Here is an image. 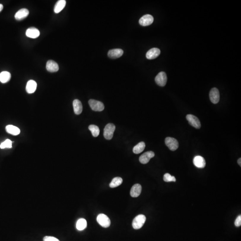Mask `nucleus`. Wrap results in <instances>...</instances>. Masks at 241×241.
<instances>
[{
    "label": "nucleus",
    "instance_id": "nucleus-24",
    "mask_svg": "<svg viewBox=\"0 0 241 241\" xmlns=\"http://www.w3.org/2000/svg\"><path fill=\"white\" fill-rule=\"evenodd\" d=\"M123 180L119 177H115L112 179L110 184V187L111 188H114L120 185L123 183Z\"/></svg>",
    "mask_w": 241,
    "mask_h": 241
},
{
    "label": "nucleus",
    "instance_id": "nucleus-11",
    "mask_svg": "<svg viewBox=\"0 0 241 241\" xmlns=\"http://www.w3.org/2000/svg\"><path fill=\"white\" fill-rule=\"evenodd\" d=\"M46 69L47 71L50 72H55L59 69L58 64L53 60H48L46 64Z\"/></svg>",
    "mask_w": 241,
    "mask_h": 241
},
{
    "label": "nucleus",
    "instance_id": "nucleus-16",
    "mask_svg": "<svg viewBox=\"0 0 241 241\" xmlns=\"http://www.w3.org/2000/svg\"><path fill=\"white\" fill-rule=\"evenodd\" d=\"M29 14V10L26 9H22L18 10L15 15V18L17 20H22L28 16Z\"/></svg>",
    "mask_w": 241,
    "mask_h": 241
},
{
    "label": "nucleus",
    "instance_id": "nucleus-29",
    "mask_svg": "<svg viewBox=\"0 0 241 241\" xmlns=\"http://www.w3.org/2000/svg\"><path fill=\"white\" fill-rule=\"evenodd\" d=\"M43 241H59V240L54 237L45 236L43 238Z\"/></svg>",
    "mask_w": 241,
    "mask_h": 241
},
{
    "label": "nucleus",
    "instance_id": "nucleus-18",
    "mask_svg": "<svg viewBox=\"0 0 241 241\" xmlns=\"http://www.w3.org/2000/svg\"><path fill=\"white\" fill-rule=\"evenodd\" d=\"M37 84L35 81L30 80L28 81L26 85V91L29 94L33 93L36 91Z\"/></svg>",
    "mask_w": 241,
    "mask_h": 241
},
{
    "label": "nucleus",
    "instance_id": "nucleus-3",
    "mask_svg": "<svg viewBox=\"0 0 241 241\" xmlns=\"http://www.w3.org/2000/svg\"><path fill=\"white\" fill-rule=\"evenodd\" d=\"M165 142L166 146L172 151L176 150L179 148V142L175 138L167 137L165 140Z\"/></svg>",
    "mask_w": 241,
    "mask_h": 241
},
{
    "label": "nucleus",
    "instance_id": "nucleus-17",
    "mask_svg": "<svg viewBox=\"0 0 241 241\" xmlns=\"http://www.w3.org/2000/svg\"><path fill=\"white\" fill-rule=\"evenodd\" d=\"M141 191V185L139 184H135L132 187L130 194L132 197H137L140 195Z\"/></svg>",
    "mask_w": 241,
    "mask_h": 241
},
{
    "label": "nucleus",
    "instance_id": "nucleus-2",
    "mask_svg": "<svg viewBox=\"0 0 241 241\" xmlns=\"http://www.w3.org/2000/svg\"><path fill=\"white\" fill-rule=\"evenodd\" d=\"M115 125L113 124L109 123L104 127V136L107 140H110L113 137V133L115 130Z\"/></svg>",
    "mask_w": 241,
    "mask_h": 241
},
{
    "label": "nucleus",
    "instance_id": "nucleus-19",
    "mask_svg": "<svg viewBox=\"0 0 241 241\" xmlns=\"http://www.w3.org/2000/svg\"><path fill=\"white\" fill-rule=\"evenodd\" d=\"M73 109L75 114L79 115L82 112L83 106L80 101L78 99H75L73 102Z\"/></svg>",
    "mask_w": 241,
    "mask_h": 241
},
{
    "label": "nucleus",
    "instance_id": "nucleus-31",
    "mask_svg": "<svg viewBox=\"0 0 241 241\" xmlns=\"http://www.w3.org/2000/svg\"><path fill=\"white\" fill-rule=\"evenodd\" d=\"M237 163L240 166H241V158H239L237 160Z\"/></svg>",
    "mask_w": 241,
    "mask_h": 241
},
{
    "label": "nucleus",
    "instance_id": "nucleus-6",
    "mask_svg": "<svg viewBox=\"0 0 241 241\" xmlns=\"http://www.w3.org/2000/svg\"><path fill=\"white\" fill-rule=\"evenodd\" d=\"M186 119L188 120L190 125L196 129H200L201 127L200 120L197 117L192 114H188L186 116Z\"/></svg>",
    "mask_w": 241,
    "mask_h": 241
},
{
    "label": "nucleus",
    "instance_id": "nucleus-5",
    "mask_svg": "<svg viewBox=\"0 0 241 241\" xmlns=\"http://www.w3.org/2000/svg\"><path fill=\"white\" fill-rule=\"evenodd\" d=\"M88 104L92 110L95 111H102L104 108L103 103L96 100L91 99L88 101Z\"/></svg>",
    "mask_w": 241,
    "mask_h": 241
},
{
    "label": "nucleus",
    "instance_id": "nucleus-26",
    "mask_svg": "<svg viewBox=\"0 0 241 241\" xmlns=\"http://www.w3.org/2000/svg\"><path fill=\"white\" fill-rule=\"evenodd\" d=\"M88 129L91 131L92 135L93 137H97L100 134L99 127L94 125H91L88 127Z\"/></svg>",
    "mask_w": 241,
    "mask_h": 241
},
{
    "label": "nucleus",
    "instance_id": "nucleus-14",
    "mask_svg": "<svg viewBox=\"0 0 241 241\" xmlns=\"http://www.w3.org/2000/svg\"><path fill=\"white\" fill-rule=\"evenodd\" d=\"M160 54V50L157 48H153L148 51L146 54V57L148 59H153L156 58Z\"/></svg>",
    "mask_w": 241,
    "mask_h": 241
},
{
    "label": "nucleus",
    "instance_id": "nucleus-23",
    "mask_svg": "<svg viewBox=\"0 0 241 241\" xmlns=\"http://www.w3.org/2000/svg\"><path fill=\"white\" fill-rule=\"evenodd\" d=\"M145 147H146L145 143L143 142H141L134 147L133 151L134 154H139L144 150Z\"/></svg>",
    "mask_w": 241,
    "mask_h": 241
},
{
    "label": "nucleus",
    "instance_id": "nucleus-32",
    "mask_svg": "<svg viewBox=\"0 0 241 241\" xmlns=\"http://www.w3.org/2000/svg\"><path fill=\"white\" fill-rule=\"evenodd\" d=\"M3 9V6L2 5V4H0V12H1L2 11V9Z\"/></svg>",
    "mask_w": 241,
    "mask_h": 241
},
{
    "label": "nucleus",
    "instance_id": "nucleus-20",
    "mask_svg": "<svg viewBox=\"0 0 241 241\" xmlns=\"http://www.w3.org/2000/svg\"><path fill=\"white\" fill-rule=\"evenodd\" d=\"M66 1L65 0H59L57 2L54 7V12L56 14L60 13L65 7Z\"/></svg>",
    "mask_w": 241,
    "mask_h": 241
},
{
    "label": "nucleus",
    "instance_id": "nucleus-28",
    "mask_svg": "<svg viewBox=\"0 0 241 241\" xmlns=\"http://www.w3.org/2000/svg\"><path fill=\"white\" fill-rule=\"evenodd\" d=\"M164 180L167 182H175L176 179L174 176H172L170 174L166 173L164 176Z\"/></svg>",
    "mask_w": 241,
    "mask_h": 241
},
{
    "label": "nucleus",
    "instance_id": "nucleus-25",
    "mask_svg": "<svg viewBox=\"0 0 241 241\" xmlns=\"http://www.w3.org/2000/svg\"><path fill=\"white\" fill-rule=\"evenodd\" d=\"M87 223L86 220L84 218H80L77 223V228L79 230H83L86 228Z\"/></svg>",
    "mask_w": 241,
    "mask_h": 241
},
{
    "label": "nucleus",
    "instance_id": "nucleus-8",
    "mask_svg": "<svg viewBox=\"0 0 241 241\" xmlns=\"http://www.w3.org/2000/svg\"><path fill=\"white\" fill-rule=\"evenodd\" d=\"M210 98L211 102L213 104H217L219 102L220 93L218 88H213L210 91Z\"/></svg>",
    "mask_w": 241,
    "mask_h": 241
},
{
    "label": "nucleus",
    "instance_id": "nucleus-13",
    "mask_svg": "<svg viewBox=\"0 0 241 241\" xmlns=\"http://www.w3.org/2000/svg\"><path fill=\"white\" fill-rule=\"evenodd\" d=\"M26 34L29 38L36 39L39 36L40 32L35 27H30L26 30Z\"/></svg>",
    "mask_w": 241,
    "mask_h": 241
},
{
    "label": "nucleus",
    "instance_id": "nucleus-15",
    "mask_svg": "<svg viewBox=\"0 0 241 241\" xmlns=\"http://www.w3.org/2000/svg\"><path fill=\"white\" fill-rule=\"evenodd\" d=\"M194 164L198 168H202L205 167L206 165L205 159L201 156H196L193 160Z\"/></svg>",
    "mask_w": 241,
    "mask_h": 241
},
{
    "label": "nucleus",
    "instance_id": "nucleus-10",
    "mask_svg": "<svg viewBox=\"0 0 241 241\" xmlns=\"http://www.w3.org/2000/svg\"><path fill=\"white\" fill-rule=\"evenodd\" d=\"M155 156V153L152 151H147L140 156L139 161L142 164H146L149 162L150 159Z\"/></svg>",
    "mask_w": 241,
    "mask_h": 241
},
{
    "label": "nucleus",
    "instance_id": "nucleus-1",
    "mask_svg": "<svg viewBox=\"0 0 241 241\" xmlns=\"http://www.w3.org/2000/svg\"><path fill=\"white\" fill-rule=\"evenodd\" d=\"M146 221L145 215L140 214L136 216L133 221L132 226L134 229H138L143 226Z\"/></svg>",
    "mask_w": 241,
    "mask_h": 241
},
{
    "label": "nucleus",
    "instance_id": "nucleus-4",
    "mask_svg": "<svg viewBox=\"0 0 241 241\" xmlns=\"http://www.w3.org/2000/svg\"><path fill=\"white\" fill-rule=\"evenodd\" d=\"M98 223L103 227L108 228L111 224L110 220L108 216L104 214H100L97 217Z\"/></svg>",
    "mask_w": 241,
    "mask_h": 241
},
{
    "label": "nucleus",
    "instance_id": "nucleus-12",
    "mask_svg": "<svg viewBox=\"0 0 241 241\" xmlns=\"http://www.w3.org/2000/svg\"><path fill=\"white\" fill-rule=\"evenodd\" d=\"M123 50L121 49H114L109 50L108 56L111 58H117L120 57L123 54Z\"/></svg>",
    "mask_w": 241,
    "mask_h": 241
},
{
    "label": "nucleus",
    "instance_id": "nucleus-7",
    "mask_svg": "<svg viewBox=\"0 0 241 241\" xmlns=\"http://www.w3.org/2000/svg\"><path fill=\"white\" fill-rule=\"evenodd\" d=\"M155 81L158 85L164 87L167 82V76L164 72H159L155 78Z\"/></svg>",
    "mask_w": 241,
    "mask_h": 241
},
{
    "label": "nucleus",
    "instance_id": "nucleus-27",
    "mask_svg": "<svg viewBox=\"0 0 241 241\" xmlns=\"http://www.w3.org/2000/svg\"><path fill=\"white\" fill-rule=\"evenodd\" d=\"M12 142L10 140L7 139L6 141L1 143L0 145V148L1 149H5L6 148H10L12 147Z\"/></svg>",
    "mask_w": 241,
    "mask_h": 241
},
{
    "label": "nucleus",
    "instance_id": "nucleus-9",
    "mask_svg": "<svg viewBox=\"0 0 241 241\" xmlns=\"http://www.w3.org/2000/svg\"><path fill=\"white\" fill-rule=\"evenodd\" d=\"M154 22V18L150 15L143 16L139 21V23L142 26H148L150 25Z\"/></svg>",
    "mask_w": 241,
    "mask_h": 241
},
{
    "label": "nucleus",
    "instance_id": "nucleus-21",
    "mask_svg": "<svg viewBox=\"0 0 241 241\" xmlns=\"http://www.w3.org/2000/svg\"><path fill=\"white\" fill-rule=\"evenodd\" d=\"M8 133L13 135H18L20 133V130L18 127L13 125H8L6 127Z\"/></svg>",
    "mask_w": 241,
    "mask_h": 241
},
{
    "label": "nucleus",
    "instance_id": "nucleus-22",
    "mask_svg": "<svg viewBox=\"0 0 241 241\" xmlns=\"http://www.w3.org/2000/svg\"><path fill=\"white\" fill-rule=\"evenodd\" d=\"M11 74L8 72L4 71L0 73V81L2 83H6L9 81Z\"/></svg>",
    "mask_w": 241,
    "mask_h": 241
},
{
    "label": "nucleus",
    "instance_id": "nucleus-30",
    "mask_svg": "<svg viewBox=\"0 0 241 241\" xmlns=\"http://www.w3.org/2000/svg\"><path fill=\"white\" fill-rule=\"evenodd\" d=\"M235 226L237 227H239L241 225V216L239 215L235 220L234 222Z\"/></svg>",
    "mask_w": 241,
    "mask_h": 241
}]
</instances>
